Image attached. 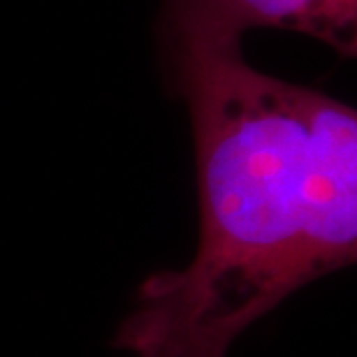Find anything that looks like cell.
Wrapping results in <instances>:
<instances>
[{
  "label": "cell",
  "instance_id": "obj_2",
  "mask_svg": "<svg viewBox=\"0 0 357 357\" xmlns=\"http://www.w3.org/2000/svg\"><path fill=\"white\" fill-rule=\"evenodd\" d=\"M251 28H281L325 42L344 59L357 54V0H162L167 52L241 42Z\"/></svg>",
  "mask_w": 357,
  "mask_h": 357
},
{
  "label": "cell",
  "instance_id": "obj_1",
  "mask_svg": "<svg viewBox=\"0 0 357 357\" xmlns=\"http://www.w3.org/2000/svg\"><path fill=\"white\" fill-rule=\"evenodd\" d=\"M197 169V251L149 274L112 337L132 357H227L248 327L357 260V112L251 68L241 42L172 49Z\"/></svg>",
  "mask_w": 357,
  "mask_h": 357
}]
</instances>
